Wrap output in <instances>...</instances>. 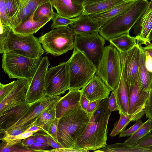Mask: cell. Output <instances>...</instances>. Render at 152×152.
I'll list each match as a JSON object with an SVG mask.
<instances>
[{
  "label": "cell",
  "mask_w": 152,
  "mask_h": 152,
  "mask_svg": "<svg viewBox=\"0 0 152 152\" xmlns=\"http://www.w3.org/2000/svg\"><path fill=\"white\" fill-rule=\"evenodd\" d=\"M109 98L101 100L94 112L84 132L77 138L71 152L93 151L107 145V126L111 112L108 109Z\"/></svg>",
  "instance_id": "cell-1"
},
{
  "label": "cell",
  "mask_w": 152,
  "mask_h": 152,
  "mask_svg": "<svg viewBox=\"0 0 152 152\" xmlns=\"http://www.w3.org/2000/svg\"><path fill=\"white\" fill-rule=\"evenodd\" d=\"M89 120L80 104L61 117L58 124L57 138L63 148H75L77 139L83 133Z\"/></svg>",
  "instance_id": "cell-2"
},
{
  "label": "cell",
  "mask_w": 152,
  "mask_h": 152,
  "mask_svg": "<svg viewBox=\"0 0 152 152\" xmlns=\"http://www.w3.org/2000/svg\"><path fill=\"white\" fill-rule=\"evenodd\" d=\"M149 2L147 0H137L127 11L111 19L101 27L99 30V34L109 41L129 33L145 13Z\"/></svg>",
  "instance_id": "cell-3"
},
{
  "label": "cell",
  "mask_w": 152,
  "mask_h": 152,
  "mask_svg": "<svg viewBox=\"0 0 152 152\" xmlns=\"http://www.w3.org/2000/svg\"><path fill=\"white\" fill-rule=\"evenodd\" d=\"M41 44L39 39L33 35L18 33L10 28L6 40L0 46V53H10L37 58L44 52Z\"/></svg>",
  "instance_id": "cell-4"
},
{
  "label": "cell",
  "mask_w": 152,
  "mask_h": 152,
  "mask_svg": "<svg viewBox=\"0 0 152 152\" xmlns=\"http://www.w3.org/2000/svg\"><path fill=\"white\" fill-rule=\"evenodd\" d=\"M120 53L112 44L104 47L96 74L112 91L117 88L122 75Z\"/></svg>",
  "instance_id": "cell-5"
},
{
  "label": "cell",
  "mask_w": 152,
  "mask_h": 152,
  "mask_svg": "<svg viewBox=\"0 0 152 152\" xmlns=\"http://www.w3.org/2000/svg\"><path fill=\"white\" fill-rule=\"evenodd\" d=\"M2 67L10 79H25L30 82L40 64L42 57L30 58L5 53L2 56Z\"/></svg>",
  "instance_id": "cell-6"
},
{
  "label": "cell",
  "mask_w": 152,
  "mask_h": 152,
  "mask_svg": "<svg viewBox=\"0 0 152 152\" xmlns=\"http://www.w3.org/2000/svg\"><path fill=\"white\" fill-rule=\"evenodd\" d=\"M70 90H80L96 74L97 68L82 52L74 48L68 61Z\"/></svg>",
  "instance_id": "cell-7"
},
{
  "label": "cell",
  "mask_w": 152,
  "mask_h": 152,
  "mask_svg": "<svg viewBox=\"0 0 152 152\" xmlns=\"http://www.w3.org/2000/svg\"><path fill=\"white\" fill-rule=\"evenodd\" d=\"M76 34L68 26L53 29L38 39L47 53L58 56L74 49Z\"/></svg>",
  "instance_id": "cell-8"
},
{
  "label": "cell",
  "mask_w": 152,
  "mask_h": 152,
  "mask_svg": "<svg viewBox=\"0 0 152 152\" xmlns=\"http://www.w3.org/2000/svg\"><path fill=\"white\" fill-rule=\"evenodd\" d=\"M69 89L68 62H63L48 69L45 78V94L59 96Z\"/></svg>",
  "instance_id": "cell-9"
},
{
  "label": "cell",
  "mask_w": 152,
  "mask_h": 152,
  "mask_svg": "<svg viewBox=\"0 0 152 152\" xmlns=\"http://www.w3.org/2000/svg\"><path fill=\"white\" fill-rule=\"evenodd\" d=\"M105 41L99 31L75 36L74 48L83 52L96 66L102 57Z\"/></svg>",
  "instance_id": "cell-10"
},
{
  "label": "cell",
  "mask_w": 152,
  "mask_h": 152,
  "mask_svg": "<svg viewBox=\"0 0 152 152\" xmlns=\"http://www.w3.org/2000/svg\"><path fill=\"white\" fill-rule=\"evenodd\" d=\"M140 45L138 43L129 50L120 52L122 74L128 86L137 80L140 66Z\"/></svg>",
  "instance_id": "cell-11"
},
{
  "label": "cell",
  "mask_w": 152,
  "mask_h": 152,
  "mask_svg": "<svg viewBox=\"0 0 152 152\" xmlns=\"http://www.w3.org/2000/svg\"><path fill=\"white\" fill-rule=\"evenodd\" d=\"M128 87V114L131 121H137L145 114V109L149 96V91L143 89L137 80Z\"/></svg>",
  "instance_id": "cell-12"
},
{
  "label": "cell",
  "mask_w": 152,
  "mask_h": 152,
  "mask_svg": "<svg viewBox=\"0 0 152 152\" xmlns=\"http://www.w3.org/2000/svg\"><path fill=\"white\" fill-rule=\"evenodd\" d=\"M48 58L42 57L39 66L29 82L26 98L27 103L36 102L43 97L45 93V78L50 65Z\"/></svg>",
  "instance_id": "cell-13"
},
{
  "label": "cell",
  "mask_w": 152,
  "mask_h": 152,
  "mask_svg": "<svg viewBox=\"0 0 152 152\" xmlns=\"http://www.w3.org/2000/svg\"><path fill=\"white\" fill-rule=\"evenodd\" d=\"M29 84L27 80H17L16 84L12 91L0 102V114L10 108L27 103L26 98Z\"/></svg>",
  "instance_id": "cell-14"
},
{
  "label": "cell",
  "mask_w": 152,
  "mask_h": 152,
  "mask_svg": "<svg viewBox=\"0 0 152 152\" xmlns=\"http://www.w3.org/2000/svg\"><path fill=\"white\" fill-rule=\"evenodd\" d=\"M80 90L82 94L90 101L108 98L112 91L96 74Z\"/></svg>",
  "instance_id": "cell-15"
},
{
  "label": "cell",
  "mask_w": 152,
  "mask_h": 152,
  "mask_svg": "<svg viewBox=\"0 0 152 152\" xmlns=\"http://www.w3.org/2000/svg\"><path fill=\"white\" fill-rule=\"evenodd\" d=\"M61 98L59 96H50L45 95L41 99L33 102L27 113L12 127L23 125L36 119L46 110L55 107Z\"/></svg>",
  "instance_id": "cell-16"
},
{
  "label": "cell",
  "mask_w": 152,
  "mask_h": 152,
  "mask_svg": "<svg viewBox=\"0 0 152 152\" xmlns=\"http://www.w3.org/2000/svg\"><path fill=\"white\" fill-rule=\"evenodd\" d=\"M33 103H26L14 106L0 114L1 132L4 133L20 120L28 112Z\"/></svg>",
  "instance_id": "cell-17"
},
{
  "label": "cell",
  "mask_w": 152,
  "mask_h": 152,
  "mask_svg": "<svg viewBox=\"0 0 152 152\" xmlns=\"http://www.w3.org/2000/svg\"><path fill=\"white\" fill-rule=\"evenodd\" d=\"M137 0H125L121 3L105 11L88 15L100 28L111 19L128 10Z\"/></svg>",
  "instance_id": "cell-18"
},
{
  "label": "cell",
  "mask_w": 152,
  "mask_h": 152,
  "mask_svg": "<svg viewBox=\"0 0 152 152\" xmlns=\"http://www.w3.org/2000/svg\"><path fill=\"white\" fill-rule=\"evenodd\" d=\"M133 28L134 33L136 35L135 37L139 44L146 45L149 44L151 42L148 37L152 29V10L145 12Z\"/></svg>",
  "instance_id": "cell-19"
},
{
  "label": "cell",
  "mask_w": 152,
  "mask_h": 152,
  "mask_svg": "<svg viewBox=\"0 0 152 152\" xmlns=\"http://www.w3.org/2000/svg\"><path fill=\"white\" fill-rule=\"evenodd\" d=\"M53 7L58 15L70 18L80 15L84 10L83 5L76 0H55Z\"/></svg>",
  "instance_id": "cell-20"
},
{
  "label": "cell",
  "mask_w": 152,
  "mask_h": 152,
  "mask_svg": "<svg viewBox=\"0 0 152 152\" xmlns=\"http://www.w3.org/2000/svg\"><path fill=\"white\" fill-rule=\"evenodd\" d=\"M82 93L80 90H70L61 97L55 107L56 118L60 119L65 113L80 104Z\"/></svg>",
  "instance_id": "cell-21"
},
{
  "label": "cell",
  "mask_w": 152,
  "mask_h": 152,
  "mask_svg": "<svg viewBox=\"0 0 152 152\" xmlns=\"http://www.w3.org/2000/svg\"><path fill=\"white\" fill-rule=\"evenodd\" d=\"M76 34H86L99 31L98 24L88 15H81L78 19L69 26Z\"/></svg>",
  "instance_id": "cell-22"
},
{
  "label": "cell",
  "mask_w": 152,
  "mask_h": 152,
  "mask_svg": "<svg viewBox=\"0 0 152 152\" xmlns=\"http://www.w3.org/2000/svg\"><path fill=\"white\" fill-rule=\"evenodd\" d=\"M34 12L26 21L17 27L12 28L14 31L23 35H33L52 19L51 18H44L34 20L33 19Z\"/></svg>",
  "instance_id": "cell-23"
},
{
  "label": "cell",
  "mask_w": 152,
  "mask_h": 152,
  "mask_svg": "<svg viewBox=\"0 0 152 152\" xmlns=\"http://www.w3.org/2000/svg\"><path fill=\"white\" fill-rule=\"evenodd\" d=\"M114 91L119 113L125 115H128L129 88L122 74L117 88Z\"/></svg>",
  "instance_id": "cell-24"
},
{
  "label": "cell",
  "mask_w": 152,
  "mask_h": 152,
  "mask_svg": "<svg viewBox=\"0 0 152 152\" xmlns=\"http://www.w3.org/2000/svg\"><path fill=\"white\" fill-rule=\"evenodd\" d=\"M125 0H98L84 5L82 14L85 15L99 13L117 5Z\"/></svg>",
  "instance_id": "cell-25"
},
{
  "label": "cell",
  "mask_w": 152,
  "mask_h": 152,
  "mask_svg": "<svg viewBox=\"0 0 152 152\" xmlns=\"http://www.w3.org/2000/svg\"><path fill=\"white\" fill-rule=\"evenodd\" d=\"M140 47V66L137 80L144 90L149 91L152 82V72L148 71L145 65L146 57L142 47Z\"/></svg>",
  "instance_id": "cell-26"
},
{
  "label": "cell",
  "mask_w": 152,
  "mask_h": 152,
  "mask_svg": "<svg viewBox=\"0 0 152 152\" xmlns=\"http://www.w3.org/2000/svg\"><path fill=\"white\" fill-rule=\"evenodd\" d=\"M109 41L120 52L129 50L138 43L136 37L130 36L129 33L122 34Z\"/></svg>",
  "instance_id": "cell-27"
},
{
  "label": "cell",
  "mask_w": 152,
  "mask_h": 152,
  "mask_svg": "<svg viewBox=\"0 0 152 152\" xmlns=\"http://www.w3.org/2000/svg\"><path fill=\"white\" fill-rule=\"evenodd\" d=\"M104 150L106 152H152V147H143L136 144L130 145L123 142L107 145L104 148Z\"/></svg>",
  "instance_id": "cell-28"
},
{
  "label": "cell",
  "mask_w": 152,
  "mask_h": 152,
  "mask_svg": "<svg viewBox=\"0 0 152 152\" xmlns=\"http://www.w3.org/2000/svg\"><path fill=\"white\" fill-rule=\"evenodd\" d=\"M0 144L1 152H35L34 150L31 149L23 145L22 140H1Z\"/></svg>",
  "instance_id": "cell-29"
},
{
  "label": "cell",
  "mask_w": 152,
  "mask_h": 152,
  "mask_svg": "<svg viewBox=\"0 0 152 152\" xmlns=\"http://www.w3.org/2000/svg\"><path fill=\"white\" fill-rule=\"evenodd\" d=\"M56 118L55 107L44 112L35 120V124L40 127L46 134L51 124Z\"/></svg>",
  "instance_id": "cell-30"
},
{
  "label": "cell",
  "mask_w": 152,
  "mask_h": 152,
  "mask_svg": "<svg viewBox=\"0 0 152 152\" xmlns=\"http://www.w3.org/2000/svg\"><path fill=\"white\" fill-rule=\"evenodd\" d=\"M152 130V120L148 118L132 135L124 142L128 145H136L137 142Z\"/></svg>",
  "instance_id": "cell-31"
},
{
  "label": "cell",
  "mask_w": 152,
  "mask_h": 152,
  "mask_svg": "<svg viewBox=\"0 0 152 152\" xmlns=\"http://www.w3.org/2000/svg\"><path fill=\"white\" fill-rule=\"evenodd\" d=\"M53 8V4L50 1L42 4L35 11L34 19L36 20L44 18L52 19L55 13Z\"/></svg>",
  "instance_id": "cell-32"
},
{
  "label": "cell",
  "mask_w": 152,
  "mask_h": 152,
  "mask_svg": "<svg viewBox=\"0 0 152 152\" xmlns=\"http://www.w3.org/2000/svg\"><path fill=\"white\" fill-rule=\"evenodd\" d=\"M119 120L116 123L110 136L115 137L124 131L131 121L130 115L128 114L125 115L121 113Z\"/></svg>",
  "instance_id": "cell-33"
},
{
  "label": "cell",
  "mask_w": 152,
  "mask_h": 152,
  "mask_svg": "<svg viewBox=\"0 0 152 152\" xmlns=\"http://www.w3.org/2000/svg\"><path fill=\"white\" fill-rule=\"evenodd\" d=\"M78 18V16L72 18L65 17L55 12L52 20V23L50 28L53 29L61 28L69 26L76 21Z\"/></svg>",
  "instance_id": "cell-34"
},
{
  "label": "cell",
  "mask_w": 152,
  "mask_h": 152,
  "mask_svg": "<svg viewBox=\"0 0 152 152\" xmlns=\"http://www.w3.org/2000/svg\"><path fill=\"white\" fill-rule=\"evenodd\" d=\"M31 120L23 125L12 127L5 131L4 134L1 138L18 135L24 132L36 120Z\"/></svg>",
  "instance_id": "cell-35"
},
{
  "label": "cell",
  "mask_w": 152,
  "mask_h": 152,
  "mask_svg": "<svg viewBox=\"0 0 152 152\" xmlns=\"http://www.w3.org/2000/svg\"><path fill=\"white\" fill-rule=\"evenodd\" d=\"M4 1L11 22L12 19L19 9L20 4V0H4Z\"/></svg>",
  "instance_id": "cell-36"
},
{
  "label": "cell",
  "mask_w": 152,
  "mask_h": 152,
  "mask_svg": "<svg viewBox=\"0 0 152 152\" xmlns=\"http://www.w3.org/2000/svg\"><path fill=\"white\" fill-rule=\"evenodd\" d=\"M10 22L4 1L0 0V23L4 26L10 27Z\"/></svg>",
  "instance_id": "cell-37"
},
{
  "label": "cell",
  "mask_w": 152,
  "mask_h": 152,
  "mask_svg": "<svg viewBox=\"0 0 152 152\" xmlns=\"http://www.w3.org/2000/svg\"><path fill=\"white\" fill-rule=\"evenodd\" d=\"M17 82V80L6 84L0 83V102L4 99L13 89Z\"/></svg>",
  "instance_id": "cell-38"
},
{
  "label": "cell",
  "mask_w": 152,
  "mask_h": 152,
  "mask_svg": "<svg viewBox=\"0 0 152 152\" xmlns=\"http://www.w3.org/2000/svg\"><path fill=\"white\" fill-rule=\"evenodd\" d=\"M142 48L145 55L146 67L148 71L152 72V43Z\"/></svg>",
  "instance_id": "cell-39"
},
{
  "label": "cell",
  "mask_w": 152,
  "mask_h": 152,
  "mask_svg": "<svg viewBox=\"0 0 152 152\" xmlns=\"http://www.w3.org/2000/svg\"><path fill=\"white\" fill-rule=\"evenodd\" d=\"M136 123L130 127L124 130L119 134V137H129L132 135L144 124L140 119L136 121Z\"/></svg>",
  "instance_id": "cell-40"
},
{
  "label": "cell",
  "mask_w": 152,
  "mask_h": 152,
  "mask_svg": "<svg viewBox=\"0 0 152 152\" xmlns=\"http://www.w3.org/2000/svg\"><path fill=\"white\" fill-rule=\"evenodd\" d=\"M26 2L33 14L37 9L42 4L50 1V0H23Z\"/></svg>",
  "instance_id": "cell-41"
},
{
  "label": "cell",
  "mask_w": 152,
  "mask_h": 152,
  "mask_svg": "<svg viewBox=\"0 0 152 152\" xmlns=\"http://www.w3.org/2000/svg\"><path fill=\"white\" fill-rule=\"evenodd\" d=\"M59 120V119L57 118H56L53 121L46 133L47 134L50 136L57 142H58L57 138V132L58 124Z\"/></svg>",
  "instance_id": "cell-42"
},
{
  "label": "cell",
  "mask_w": 152,
  "mask_h": 152,
  "mask_svg": "<svg viewBox=\"0 0 152 152\" xmlns=\"http://www.w3.org/2000/svg\"><path fill=\"white\" fill-rule=\"evenodd\" d=\"M149 96L145 109V114L147 118L152 120V82L149 90Z\"/></svg>",
  "instance_id": "cell-43"
},
{
  "label": "cell",
  "mask_w": 152,
  "mask_h": 152,
  "mask_svg": "<svg viewBox=\"0 0 152 152\" xmlns=\"http://www.w3.org/2000/svg\"><path fill=\"white\" fill-rule=\"evenodd\" d=\"M136 145L143 147H152V134L150 133L147 134L140 140Z\"/></svg>",
  "instance_id": "cell-44"
},
{
  "label": "cell",
  "mask_w": 152,
  "mask_h": 152,
  "mask_svg": "<svg viewBox=\"0 0 152 152\" xmlns=\"http://www.w3.org/2000/svg\"><path fill=\"white\" fill-rule=\"evenodd\" d=\"M108 109L112 112L118 110V107L114 91H112L110 96L109 98Z\"/></svg>",
  "instance_id": "cell-45"
},
{
  "label": "cell",
  "mask_w": 152,
  "mask_h": 152,
  "mask_svg": "<svg viewBox=\"0 0 152 152\" xmlns=\"http://www.w3.org/2000/svg\"><path fill=\"white\" fill-rule=\"evenodd\" d=\"M36 132H25L15 136L10 137L4 138H0L1 140H22L30 136Z\"/></svg>",
  "instance_id": "cell-46"
},
{
  "label": "cell",
  "mask_w": 152,
  "mask_h": 152,
  "mask_svg": "<svg viewBox=\"0 0 152 152\" xmlns=\"http://www.w3.org/2000/svg\"><path fill=\"white\" fill-rule=\"evenodd\" d=\"M10 27L5 26L0 23V46L2 45L6 40Z\"/></svg>",
  "instance_id": "cell-47"
},
{
  "label": "cell",
  "mask_w": 152,
  "mask_h": 152,
  "mask_svg": "<svg viewBox=\"0 0 152 152\" xmlns=\"http://www.w3.org/2000/svg\"><path fill=\"white\" fill-rule=\"evenodd\" d=\"M100 101L99 100L90 101L86 111V112L89 118L92 115Z\"/></svg>",
  "instance_id": "cell-48"
},
{
  "label": "cell",
  "mask_w": 152,
  "mask_h": 152,
  "mask_svg": "<svg viewBox=\"0 0 152 152\" xmlns=\"http://www.w3.org/2000/svg\"><path fill=\"white\" fill-rule=\"evenodd\" d=\"M45 135L47 139L48 143L49 145L50 146L54 149L63 148V147L59 143L55 141L50 136L47 134H45Z\"/></svg>",
  "instance_id": "cell-49"
},
{
  "label": "cell",
  "mask_w": 152,
  "mask_h": 152,
  "mask_svg": "<svg viewBox=\"0 0 152 152\" xmlns=\"http://www.w3.org/2000/svg\"><path fill=\"white\" fill-rule=\"evenodd\" d=\"M49 144L48 143H43L35 142L32 145L28 147L34 150L36 152L37 150H43L47 148Z\"/></svg>",
  "instance_id": "cell-50"
},
{
  "label": "cell",
  "mask_w": 152,
  "mask_h": 152,
  "mask_svg": "<svg viewBox=\"0 0 152 152\" xmlns=\"http://www.w3.org/2000/svg\"><path fill=\"white\" fill-rule=\"evenodd\" d=\"M90 102V101L82 94L80 100V105L81 108L86 112Z\"/></svg>",
  "instance_id": "cell-51"
},
{
  "label": "cell",
  "mask_w": 152,
  "mask_h": 152,
  "mask_svg": "<svg viewBox=\"0 0 152 152\" xmlns=\"http://www.w3.org/2000/svg\"><path fill=\"white\" fill-rule=\"evenodd\" d=\"M35 142L34 134L29 136L26 138L22 140V144L25 146L28 147Z\"/></svg>",
  "instance_id": "cell-52"
},
{
  "label": "cell",
  "mask_w": 152,
  "mask_h": 152,
  "mask_svg": "<svg viewBox=\"0 0 152 152\" xmlns=\"http://www.w3.org/2000/svg\"><path fill=\"white\" fill-rule=\"evenodd\" d=\"M35 142H37L48 143L47 139L45 134H34Z\"/></svg>",
  "instance_id": "cell-53"
},
{
  "label": "cell",
  "mask_w": 152,
  "mask_h": 152,
  "mask_svg": "<svg viewBox=\"0 0 152 152\" xmlns=\"http://www.w3.org/2000/svg\"><path fill=\"white\" fill-rule=\"evenodd\" d=\"M35 120L31 124L30 127L28 128L25 132H36L39 131H42V129L40 127L35 124Z\"/></svg>",
  "instance_id": "cell-54"
},
{
  "label": "cell",
  "mask_w": 152,
  "mask_h": 152,
  "mask_svg": "<svg viewBox=\"0 0 152 152\" xmlns=\"http://www.w3.org/2000/svg\"><path fill=\"white\" fill-rule=\"evenodd\" d=\"M78 2L82 4L83 5L87 3L98 0H76Z\"/></svg>",
  "instance_id": "cell-55"
},
{
  "label": "cell",
  "mask_w": 152,
  "mask_h": 152,
  "mask_svg": "<svg viewBox=\"0 0 152 152\" xmlns=\"http://www.w3.org/2000/svg\"><path fill=\"white\" fill-rule=\"evenodd\" d=\"M152 10V0L149 2V5L145 12Z\"/></svg>",
  "instance_id": "cell-56"
},
{
  "label": "cell",
  "mask_w": 152,
  "mask_h": 152,
  "mask_svg": "<svg viewBox=\"0 0 152 152\" xmlns=\"http://www.w3.org/2000/svg\"><path fill=\"white\" fill-rule=\"evenodd\" d=\"M148 40L149 41L151 42V41L152 40V29L150 33V34L148 37Z\"/></svg>",
  "instance_id": "cell-57"
},
{
  "label": "cell",
  "mask_w": 152,
  "mask_h": 152,
  "mask_svg": "<svg viewBox=\"0 0 152 152\" xmlns=\"http://www.w3.org/2000/svg\"></svg>",
  "instance_id": "cell-58"
}]
</instances>
